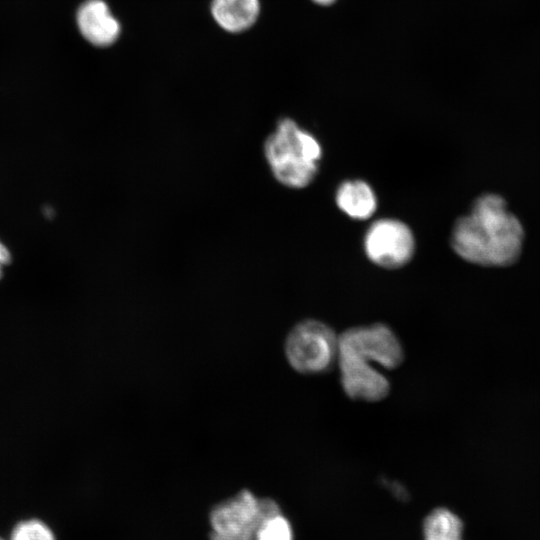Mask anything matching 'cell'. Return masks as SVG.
<instances>
[{"label":"cell","mask_w":540,"mask_h":540,"mask_svg":"<svg viewBox=\"0 0 540 540\" xmlns=\"http://www.w3.org/2000/svg\"><path fill=\"white\" fill-rule=\"evenodd\" d=\"M524 229L495 193L480 195L470 212L459 217L451 230L450 244L463 260L486 267H504L521 255Z\"/></svg>","instance_id":"6da1fadb"},{"label":"cell","mask_w":540,"mask_h":540,"mask_svg":"<svg viewBox=\"0 0 540 540\" xmlns=\"http://www.w3.org/2000/svg\"><path fill=\"white\" fill-rule=\"evenodd\" d=\"M403 361L400 339L384 323L351 327L339 334L336 365L342 377H374L383 373L381 369L398 368Z\"/></svg>","instance_id":"7a4b0ae2"},{"label":"cell","mask_w":540,"mask_h":540,"mask_svg":"<svg viewBox=\"0 0 540 540\" xmlns=\"http://www.w3.org/2000/svg\"><path fill=\"white\" fill-rule=\"evenodd\" d=\"M264 155L279 183L300 189L308 186L317 175L322 147L294 120L282 118L265 140Z\"/></svg>","instance_id":"3957f363"},{"label":"cell","mask_w":540,"mask_h":540,"mask_svg":"<svg viewBox=\"0 0 540 540\" xmlns=\"http://www.w3.org/2000/svg\"><path fill=\"white\" fill-rule=\"evenodd\" d=\"M339 334L328 324L315 319L298 322L288 332L284 353L288 364L303 375H319L337 363Z\"/></svg>","instance_id":"277c9868"},{"label":"cell","mask_w":540,"mask_h":540,"mask_svg":"<svg viewBox=\"0 0 540 540\" xmlns=\"http://www.w3.org/2000/svg\"><path fill=\"white\" fill-rule=\"evenodd\" d=\"M279 510L274 500L257 498L244 489L213 507L210 512V539L255 540L264 518Z\"/></svg>","instance_id":"5b68a950"},{"label":"cell","mask_w":540,"mask_h":540,"mask_svg":"<svg viewBox=\"0 0 540 540\" xmlns=\"http://www.w3.org/2000/svg\"><path fill=\"white\" fill-rule=\"evenodd\" d=\"M364 251L375 265L385 269H398L412 259L415 238L406 223L394 218H382L367 229Z\"/></svg>","instance_id":"8992f818"},{"label":"cell","mask_w":540,"mask_h":540,"mask_svg":"<svg viewBox=\"0 0 540 540\" xmlns=\"http://www.w3.org/2000/svg\"><path fill=\"white\" fill-rule=\"evenodd\" d=\"M77 24L84 38L95 46L113 44L121 26L103 0H88L79 8Z\"/></svg>","instance_id":"52a82bcc"},{"label":"cell","mask_w":540,"mask_h":540,"mask_svg":"<svg viewBox=\"0 0 540 540\" xmlns=\"http://www.w3.org/2000/svg\"><path fill=\"white\" fill-rule=\"evenodd\" d=\"M335 200L342 212L356 220L368 219L377 209L374 190L360 179L342 182L337 188Z\"/></svg>","instance_id":"ba28073f"},{"label":"cell","mask_w":540,"mask_h":540,"mask_svg":"<svg viewBox=\"0 0 540 540\" xmlns=\"http://www.w3.org/2000/svg\"><path fill=\"white\" fill-rule=\"evenodd\" d=\"M260 12L259 0H212L211 14L225 31L239 33L250 28Z\"/></svg>","instance_id":"9c48e42d"},{"label":"cell","mask_w":540,"mask_h":540,"mask_svg":"<svg viewBox=\"0 0 540 540\" xmlns=\"http://www.w3.org/2000/svg\"><path fill=\"white\" fill-rule=\"evenodd\" d=\"M424 540H463L461 519L445 508L433 510L425 519Z\"/></svg>","instance_id":"30bf717a"},{"label":"cell","mask_w":540,"mask_h":540,"mask_svg":"<svg viewBox=\"0 0 540 540\" xmlns=\"http://www.w3.org/2000/svg\"><path fill=\"white\" fill-rule=\"evenodd\" d=\"M255 540H293L292 527L281 514V510L264 518L256 532Z\"/></svg>","instance_id":"8fae6325"},{"label":"cell","mask_w":540,"mask_h":540,"mask_svg":"<svg viewBox=\"0 0 540 540\" xmlns=\"http://www.w3.org/2000/svg\"><path fill=\"white\" fill-rule=\"evenodd\" d=\"M10 540H55V536L46 524L33 519L18 523L11 533Z\"/></svg>","instance_id":"7c38bea8"},{"label":"cell","mask_w":540,"mask_h":540,"mask_svg":"<svg viewBox=\"0 0 540 540\" xmlns=\"http://www.w3.org/2000/svg\"><path fill=\"white\" fill-rule=\"evenodd\" d=\"M11 260L9 249L0 241V262L7 265Z\"/></svg>","instance_id":"4fadbf2b"},{"label":"cell","mask_w":540,"mask_h":540,"mask_svg":"<svg viewBox=\"0 0 540 540\" xmlns=\"http://www.w3.org/2000/svg\"><path fill=\"white\" fill-rule=\"evenodd\" d=\"M313 1L318 3V4L327 5V4L332 3L335 0H313Z\"/></svg>","instance_id":"5bb4252c"},{"label":"cell","mask_w":540,"mask_h":540,"mask_svg":"<svg viewBox=\"0 0 540 540\" xmlns=\"http://www.w3.org/2000/svg\"><path fill=\"white\" fill-rule=\"evenodd\" d=\"M3 266H5V265L2 262H0V278L2 276V268H3Z\"/></svg>","instance_id":"9a60e30c"},{"label":"cell","mask_w":540,"mask_h":540,"mask_svg":"<svg viewBox=\"0 0 540 540\" xmlns=\"http://www.w3.org/2000/svg\"><path fill=\"white\" fill-rule=\"evenodd\" d=\"M0 540H2V539H0Z\"/></svg>","instance_id":"2e32d148"}]
</instances>
